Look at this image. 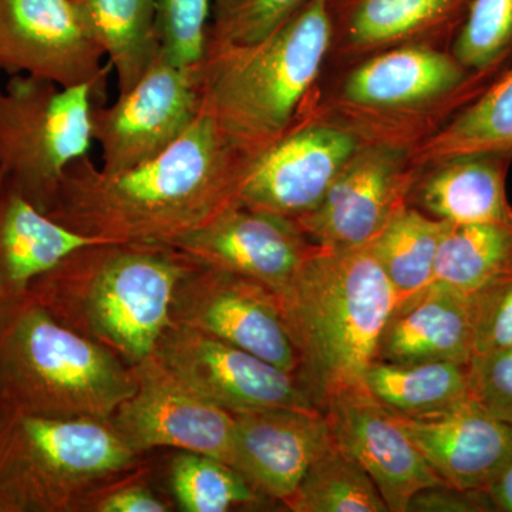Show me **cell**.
Listing matches in <instances>:
<instances>
[{"instance_id": "27", "label": "cell", "mask_w": 512, "mask_h": 512, "mask_svg": "<svg viewBox=\"0 0 512 512\" xmlns=\"http://www.w3.org/2000/svg\"><path fill=\"white\" fill-rule=\"evenodd\" d=\"M450 225L406 202L370 242L393 286L397 306L433 284L437 252Z\"/></svg>"}, {"instance_id": "5", "label": "cell", "mask_w": 512, "mask_h": 512, "mask_svg": "<svg viewBox=\"0 0 512 512\" xmlns=\"http://www.w3.org/2000/svg\"><path fill=\"white\" fill-rule=\"evenodd\" d=\"M134 390L133 366L67 328L29 293L0 306V404L55 419L110 421Z\"/></svg>"}, {"instance_id": "22", "label": "cell", "mask_w": 512, "mask_h": 512, "mask_svg": "<svg viewBox=\"0 0 512 512\" xmlns=\"http://www.w3.org/2000/svg\"><path fill=\"white\" fill-rule=\"evenodd\" d=\"M103 239L77 234L37 210L8 178L0 188V299L20 298L64 258Z\"/></svg>"}, {"instance_id": "29", "label": "cell", "mask_w": 512, "mask_h": 512, "mask_svg": "<svg viewBox=\"0 0 512 512\" xmlns=\"http://www.w3.org/2000/svg\"><path fill=\"white\" fill-rule=\"evenodd\" d=\"M285 505L293 512H390L369 474L335 443L313 461Z\"/></svg>"}, {"instance_id": "35", "label": "cell", "mask_w": 512, "mask_h": 512, "mask_svg": "<svg viewBox=\"0 0 512 512\" xmlns=\"http://www.w3.org/2000/svg\"><path fill=\"white\" fill-rule=\"evenodd\" d=\"M476 298L474 357L512 348V274L476 293Z\"/></svg>"}, {"instance_id": "12", "label": "cell", "mask_w": 512, "mask_h": 512, "mask_svg": "<svg viewBox=\"0 0 512 512\" xmlns=\"http://www.w3.org/2000/svg\"><path fill=\"white\" fill-rule=\"evenodd\" d=\"M363 144L352 128L299 117L284 137L252 158L237 202L296 221L318 207Z\"/></svg>"}, {"instance_id": "28", "label": "cell", "mask_w": 512, "mask_h": 512, "mask_svg": "<svg viewBox=\"0 0 512 512\" xmlns=\"http://www.w3.org/2000/svg\"><path fill=\"white\" fill-rule=\"evenodd\" d=\"M512 274V224H451L441 239L433 284L476 295Z\"/></svg>"}, {"instance_id": "39", "label": "cell", "mask_w": 512, "mask_h": 512, "mask_svg": "<svg viewBox=\"0 0 512 512\" xmlns=\"http://www.w3.org/2000/svg\"><path fill=\"white\" fill-rule=\"evenodd\" d=\"M6 175L5 171L2 170V167H0V188H2L3 183H5ZM2 299H0V306H2Z\"/></svg>"}, {"instance_id": "26", "label": "cell", "mask_w": 512, "mask_h": 512, "mask_svg": "<svg viewBox=\"0 0 512 512\" xmlns=\"http://www.w3.org/2000/svg\"><path fill=\"white\" fill-rule=\"evenodd\" d=\"M474 153L512 154V64L417 147L413 161L434 164Z\"/></svg>"}, {"instance_id": "9", "label": "cell", "mask_w": 512, "mask_h": 512, "mask_svg": "<svg viewBox=\"0 0 512 512\" xmlns=\"http://www.w3.org/2000/svg\"><path fill=\"white\" fill-rule=\"evenodd\" d=\"M198 66H178L160 53L113 106L94 107L93 138L101 147V170L120 173L147 163L187 133L201 116Z\"/></svg>"}, {"instance_id": "21", "label": "cell", "mask_w": 512, "mask_h": 512, "mask_svg": "<svg viewBox=\"0 0 512 512\" xmlns=\"http://www.w3.org/2000/svg\"><path fill=\"white\" fill-rule=\"evenodd\" d=\"M512 154L474 153L430 164L409 197L424 214L450 224H512L505 181ZM409 200V198H407Z\"/></svg>"}, {"instance_id": "20", "label": "cell", "mask_w": 512, "mask_h": 512, "mask_svg": "<svg viewBox=\"0 0 512 512\" xmlns=\"http://www.w3.org/2000/svg\"><path fill=\"white\" fill-rule=\"evenodd\" d=\"M477 298L431 284L396 306L376 360L390 363H468L476 352Z\"/></svg>"}, {"instance_id": "36", "label": "cell", "mask_w": 512, "mask_h": 512, "mask_svg": "<svg viewBox=\"0 0 512 512\" xmlns=\"http://www.w3.org/2000/svg\"><path fill=\"white\" fill-rule=\"evenodd\" d=\"M168 504L138 477L103 485L87 500L83 511L92 512H167Z\"/></svg>"}, {"instance_id": "17", "label": "cell", "mask_w": 512, "mask_h": 512, "mask_svg": "<svg viewBox=\"0 0 512 512\" xmlns=\"http://www.w3.org/2000/svg\"><path fill=\"white\" fill-rule=\"evenodd\" d=\"M393 417L450 487L485 493L512 463V426L473 399L424 416Z\"/></svg>"}, {"instance_id": "6", "label": "cell", "mask_w": 512, "mask_h": 512, "mask_svg": "<svg viewBox=\"0 0 512 512\" xmlns=\"http://www.w3.org/2000/svg\"><path fill=\"white\" fill-rule=\"evenodd\" d=\"M140 458L110 421L55 419L0 404V512L83 511Z\"/></svg>"}, {"instance_id": "23", "label": "cell", "mask_w": 512, "mask_h": 512, "mask_svg": "<svg viewBox=\"0 0 512 512\" xmlns=\"http://www.w3.org/2000/svg\"><path fill=\"white\" fill-rule=\"evenodd\" d=\"M471 0H329L335 42L357 50L456 33Z\"/></svg>"}, {"instance_id": "25", "label": "cell", "mask_w": 512, "mask_h": 512, "mask_svg": "<svg viewBox=\"0 0 512 512\" xmlns=\"http://www.w3.org/2000/svg\"><path fill=\"white\" fill-rule=\"evenodd\" d=\"M117 76L119 94L133 89L161 53L156 0H74Z\"/></svg>"}, {"instance_id": "2", "label": "cell", "mask_w": 512, "mask_h": 512, "mask_svg": "<svg viewBox=\"0 0 512 512\" xmlns=\"http://www.w3.org/2000/svg\"><path fill=\"white\" fill-rule=\"evenodd\" d=\"M197 265L171 245L100 242L64 258L28 293L67 328L136 366L153 356L175 289Z\"/></svg>"}, {"instance_id": "7", "label": "cell", "mask_w": 512, "mask_h": 512, "mask_svg": "<svg viewBox=\"0 0 512 512\" xmlns=\"http://www.w3.org/2000/svg\"><path fill=\"white\" fill-rule=\"evenodd\" d=\"M106 103L92 86L62 87L28 74L0 89V167L37 210L50 211L67 167L89 156L94 107Z\"/></svg>"}, {"instance_id": "30", "label": "cell", "mask_w": 512, "mask_h": 512, "mask_svg": "<svg viewBox=\"0 0 512 512\" xmlns=\"http://www.w3.org/2000/svg\"><path fill=\"white\" fill-rule=\"evenodd\" d=\"M170 487L184 512H225L259 503L261 494L225 461L180 451L171 460Z\"/></svg>"}, {"instance_id": "24", "label": "cell", "mask_w": 512, "mask_h": 512, "mask_svg": "<svg viewBox=\"0 0 512 512\" xmlns=\"http://www.w3.org/2000/svg\"><path fill=\"white\" fill-rule=\"evenodd\" d=\"M363 382L387 412L399 417L437 413L471 399L470 363L375 360Z\"/></svg>"}, {"instance_id": "1", "label": "cell", "mask_w": 512, "mask_h": 512, "mask_svg": "<svg viewBox=\"0 0 512 512\" xmlns=\"http://www.w3.org/2000/svg\"><path fill=\"white\" fill-rule=\"evenodd\" d=\"M249 163L201 113L177 143L130 170L73 161L47 215L90 238L170 245L237 204Z\"/></svg>"}, {"instance_id": "16", "label": "cell", "mask_w": 512, "mask_h": 512, "mask_svg": "<svg viewBox=\"0 0 512 512\" xmlns=\"http://www.w3.org/2000/svg\"><path fill=\"white\" fill-rule=\"evenodd\" d=\"M322 410L336 446L369 474L390 512H407L419 491L444 484L366 387L332 394Z\"/></svg>"}, {"instance_id": "37", "label": "cell", "mask_w": 512, "mask_h": 512, "mask_svg": "<svg viewBox=\"0 0 512 512\" xmlns=\"http://www.w3.org/2000/svg\"><path fill=\"white\" fill-rule=\"evenodd\" d=\"M409 511L416 512H488L494 511L487 494L480 491H463L450 485L424 488L409 504Z\"/></svg>"}, {"instance_id": "11", "label": "cell", "mask_w": 512, "mask_h": 512, "mask_svg": "<svg viewBox=\"0 0 512 512\" xmlns=\"http://www.w3.org/2000/svg\"><path fill=\"white\" fill-rule=\"evenodd\" d=\"M170 316L175 325L207 333L285 372L298 373V355L278 295L258 282L198 264L175 289Z\"/></svg>"}, {"instance_id": "32", "label": "cell", "mask_w": 512, "mask_h": 512, "mask_svg": "<svg viewBox=\"0 0 512 512\" xmlns=\"http://www.w3.org/2000/svg\"><path fill=\"white\" fill-rule=\"evenodd\" d=\"M306 3L308 0H212L205 49L258 45Z\"/></svg>"}, {"instance_id": "4", "label": "cell", "mask_w": 512, "mask_h": 512, "mask_svg": "<svg viewBox=\"0 0 512 512\" xmlns=\"http://www.w3.org/2000/svg\"><path fill=\"white\" fill-rule=\"evenodd\" d=\"M333 39L329 0H308L258 45L208 47L198 66L201 113L252 160L301 117Z\"/></svg>"}, {"instance_id": "13", "label": "cell", "mask_w": 512, "mask_h": 512, "mask_svg": "<svg viewBox=\"0 0 512 512\" xmlns=\"http://www.w3.org/2000/svg\"><path fill=\"white\" fill-rule=\"evenodd\" d=\"M136 390L110 423L138 456L156 448L207 454L231 466L234 414L202 399L174 379L156 357L133 366Z\"/></svg>"}, {"instance_id": "38", "label": "cell", "mask_w": 512, "mask_h": 512, "mask_svg": "<svg viewBox=\"0 0 512 512\" xmlns=\"http://www.w3.org/2000/svg\"><path fill=\"white\" fill-rule=\"evenodd\" d=\"M494 511L512 512V463L485 490Z\"/></svg>"}, {"instance_id": "14", "label": "cell", "mask_w": 512, "mask_h": 512, "mask_svg": "<svg viewBox=\"0 0 512 512\" xmlns=\"http://www.w3.org/2000/svg\"><path fill=\"white\" fill-rule=\"evenodd\" d=\"M410 160L402 147L363 144L318 207L293 222L322 248L370 244L409 198L416 181Z\"/></svg>"}, {"instance_id": "10", "label": "cell", "mask_w": 512, "mask_h": 512, "mask_svg": "<svg viewBox=\"0 0 512 512\" xmlns=\"http://www.w3.org/2000/svg\"><path fill=\"white\" fill-rule=\"evenodd\" d=\"M104 56L74 0H0V72L92 86L107 100Z\"/></svg>"}, {"instance_id": "3", "label": "cell", "mask_w": 512, "mask_h": 512, "mask_svg": "<svg viewBox=\"0 0 512 512\" xmlns=\"http://www.w3.org/2000/svg\"><path fill=\"white\" fill-rule=\"evenodd\" d=\"M278 299L298 355L296 375L319 406L340 390L365 387L363 379L397 306L370 244L318 245Z\"/></svg>"}, {"instance_id": "40", "label": "cell", "mask_w": 512, "mask_h": 512, "mask_svg": "<svg viewBox=\"0 0 512 512\" xmlns=\"http://www.w3.org/2000/svg\"><path fill=\"white\" fill-rule=\"evenodd\" d=\"M0 89H2V84H0Z\"/></svg>"}, {"instance_id": "19", "label": "cell", "mask_w": 512, "mask_h": 512, "mask_svg": "<svg viewBox=\"0 0 512 512\" xmlns=\"http://www.w3.org/2000/svg\"><path fill=\"white\" fill-rule=\"evenodd\" d=\"M490 83L468 73L451 53L426 43L380 53L349 74L342 100L363 111H399L426 106L451 94L484 90Z\"/></svg>"}, {"instance_id": "33", "label": "cell", "mask_w": 512, "mask_h": 512, "mask_svg": "<svg viewBox=\"0 0 512 512\" xmlns=\"http://www.w3.org/2000/svg\"><path fill=\"white\" fill-rule=\"evenodd\" d=\"M212 0H156L161 53L178 66L204 59Z\"/></svg>"}, {"instance_id": "8", "label": "cell", "mask_w": 512, "mask_h": 512, "mask_svg": "<svg viewBox=\"0 0 512 512\" xmlns=\"http://www.w3.org/2000/svg\"><path fill=\"white\" fill-rule=\"evenodd\" d=\"M153 356L174 379L229 413L276 407L322 412L295 373L187 326L170 323Z\"/></svg>"}, {"instance_id": "15", "label": "cell", "mask_w": 512, "mask_h": 512, "mask_svg": "<svg viewBox=\"0 0 512 512\" xmlns=\"http://www.w3.org/2000/svg\"><path fill=\"white\" fill-rule=\"evenodd\" d=\"M170 245L197 264L244 276L276 295L318 247L292 220L238 202Z\"/></svg>"}, {"instance_id": "34", "label": "cell", "mask_w": 512, "mask_h": 512, "mask_svg": "<svg viewBox=\"0 0 512 512\" xmlns=\"http://www.w3.org/2000/svg\"><path fill=\"white\" fill-rule=\"evenodd\" d=\"M471 399L512 426V348L473 357Z\"/></svg>"}, {"instance_id": "18", "label": "cell", "mask_w": 512, "mask_h": 512, "mask_svg": "<svg viewBox=\"0 0 512 512\" xmlns=\"http://www.w3.org/2000/svg\"><path fill=\"white\" fill-rule=\"evenodd\" d=\"M235 417L231 466L262 497L285 501L313 461L335 441L322 412L256 409Z\"/></svg>"}, {"instance_id": "31", "label": "cell", "mask_w": 512, "mask_h": 512, "mask_svg": "<svg viewBox=\"0 0 512 512\" xmlns=\"http://www.w3.org/2000/svg\"><path fill=\"white\" fill-rule=\"evenodd\" d=\"M451 55L473 76L493 82L512 64V0H471Z\"/></svg>"}]
</instances>
